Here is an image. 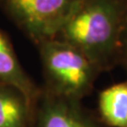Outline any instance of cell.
Returning a JSON list of instances; mask_svg holds the SVG:
<instances>
[{
    "instance_id": "cell-1",
    "label": "cell",
    "mask_w": 127,
    "mask_h": 127,
    "mask_svg": "<svg viewBox=\"0 0 127 127\" xmlns=\"http://www.w3.org/2000/svg\"><path fill=\"white\" fill-rule=\"evenodd\" d=\"M127 0H85L54 39L76 47L101 71L119 64Z\"/></svg>"
},
{
    "instance_id": "cell-2",
    "label": "cell",
    "mask_w": 127,
    "mask_h": 127,
    "mask_svg": "<svg viewBox=\"0 0 127 127\" xmlns=\"http://www.w3.org/2000/svg\"><path fill=\"white\" fill-rule=\"evenodd\" d=\"M46 92L79 101L91 92L101 71L79 49L51 39L38 44Z\"/></svg>"
},
{
    "instance_id": "cell-3",
    "label": "cell",
    "mask_w": 127,
    "mask_h": 127,
    "mask_svg": "<svg viewBox=\"0 0 127 127\" xmlns=\"http://www.w3.org/2000/svg\"><path fill=\"white\" fill-rule=\"evenodd\" d=\"M85 0H0V6L37 45L54 39Z\"/></svg>"
},
{
    "instance_id": "cell-4",
    "label": "cell",
    "mask_w": 127,
    "mask_h": 127,
    "mask_svg": "<svg viewBox=\"0 0 127 127\" xmlns=\"http://www.w3.org/2000/svg\"><path fill=\"white\" fill-rule=\"evenodd\" d=\"M32 127H107L73 101L50 94L41 89L34 109Z\"/></svg>"
},
{
    "instance_id": "cell-5",
    "label": "cell",
    "mask_w": 127,
    "mask_h": 127,
    "mask_svg": "<svg viewBox=\"0 0 127 127\" xmlns=\"http://www.w3.org/2000/svg\"><path fill=\"white\" fill-rule=\"evenodd\" d=\"M0 85L17 90L35 108L41 93L23 70L8 38L0 31Z\"/></svg>"
},
{
    "instance_id": "cell-6",
    "label": "cell",
    "mask_w": 127,
    "mask_h": 127,
    "mask_svg": "<svg viewBox=\"0 0 127 127\" xmlns=\"http://www.w3.org/2000/svg\"><path fill=\"white\" fill-rule=\"evenodd\" d=\"M34 109L20 91L0 85V127H32Z\"/></svg>"
},
{
    "instance_id": "cell-7",
    "label": "cell",
    "mask_w": 127,
    "mask_h": 127,
    "mask_svg": "<svg viewBox=\"0 0 127 127\" xmlns=\"http://www.w3.org/2000/svg\"><path fill=\"white\" fill-rule=\"evenodd\" d=\"M100 121L107 127H127V81L114 84L98 97Z\"/></svg>"
},
{
    "instance_id": "cell-8",
    "label": "cell",
    "mask_w": 127,
    "mask_h": 127,
    "mask_svg": "<svg viewBox=\"0 0 127 127\" xmlns=\"http://www.w3.org/2000/svg\"><path fill=\"white\" fill-rule=\"evenodd\" d=\"M119 64L123 65V68L127 72V18L124 25V29L121 41V47H120V57H119Z\"/></svg>"
}]
</instances>
